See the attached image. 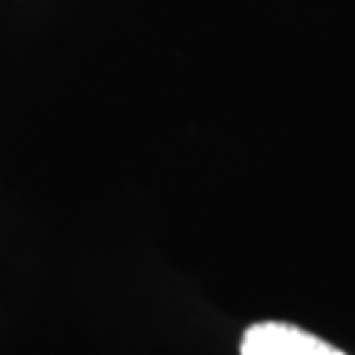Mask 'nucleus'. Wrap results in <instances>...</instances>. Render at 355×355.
Segmentation results:
<instances>
[{
  "mask_svg": "<svg viewBox=\"0 0 355 355\" xmlns=\"http://www.w3.org/2000/svg\"><path fill=\"white\" fill-rule=\"evenodd\" d=\"M240 355H345L316 334L282 321H261L242 334Z\"/></svg>",
  "mask_w": 355,
  "mask_h": 355,
  "instance_id": "f257e3e1",
  "label": "nucleus"
}]
</instances>
